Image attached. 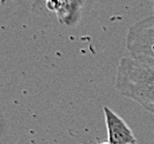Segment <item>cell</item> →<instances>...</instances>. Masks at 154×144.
<instances>
[{"instance_id": "6", "label": "cell", "mask_w": 154, "mask_h": 144, "mask_svg": "<svg viewBox=\"0 0 154 144\" xmlns=\"http://www.w3.org/2000/svg\"><path fill=\"white\" fill-rule=\"evenodd\" d=\"M135 144H137V143H135Z\"/></svg>"}, {"instance_id": "2", "label": "cell", "mask_w": 154, "mask_h": 144, "mask_svg": "<svg viewBox=\"0 0 154 144\" xmlns=\"http://www.w3.org/2000/svg\"><path fill=\"white\" fill-rule=\"evenodd\" d=\"M125 46L131 58L154 66V14L141 19L130 27Z\"/></svg>"}, {"instance_id": "1", "label": "cell", "mask_w": 154, "mask_h": 144, "mask_svg": "<svg viewBox=\"0 0 154 144\" xmlns=\"http://www.w3.org/2000/svg\"><path fill=\"white\" fill-rule=\"evenodd\" d=\"M114 87L154 115V66L124 57L118 64Z\"/></svg>"}, {"instance_id": "5", "label": "cell", "mask_w": 154, "mask_h": 144, "mask_svg": "<svg viewBox=\"0 0 154 144\" xmlns=\"http://www.w3.org/2000/svg\"><path fill=\"white\" fill-rule=\"evenodd\" d=\"M99 144H111L109 141H105V142H101V143H99Z\"/></svg>"}, {"instance_id": "3", "label": "cell", "mask_w": 154, "mask_h": 144, "mask_svg": "<svg viewBox=\"0 0 154 144\" xmlns=\"http://www.w3.org/2000/svg\"><path fill=\"white\" fill-rule=\"evenodd\" d=\"M108 141L111 144H135L137 140L132 130L124 122V120L118 115L109 106H103Z\"/></svg>"}, {"instance_id": "4", "label": "cell", "mask_w": 154, "mask_h": 144, "mask_svg": "<svg viewBox=\"0 0 154 144\" xmlns=\"http://www.w3.org/2000/svg\"><path fill=\"white\" fill-rule=\"evenodd\" d=\"M47 8L56 12L58 20L67 26H74L79 21L85 0H46Z\"/></svg>"}]
</instances>
